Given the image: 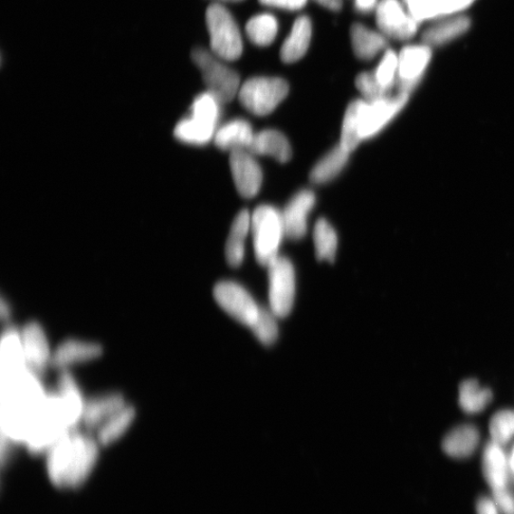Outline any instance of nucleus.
<instances>
[{"instance_id":"obj_23","label":"nucleus","mask_w":514,"mask_h":514,"mask_svg":"<svg viewBox=\"0 0 514 514\" xmlns=\"http://www.w3.org/2000/svg\"><path fill=\"white\" fill-rule=\"evenodd\" d=\"M481 443L479 429L471 424H463L452 429L443 439L444 452L454 459L471 457Z\"/></svg>"},{"instance_id":"obj_43","label":"nucleus","mask_w":514,"mask_h":514,"mask_svg":"<svg viewBox=\"0 0 514 514\" xmlns=\"http://www.w3.org/2000/svg\"><path fill=\"white\" fill-rule=\"evenodd\" d=\"M260 3L269 7L298 11L307 5L308 0H260Z\"/></svg>"},{"instance_id":"obj_3","label":"nucleus","mask_w":514,"mask_h":514,"mask_svg":"<svg viewBox=\"0 0 514 514\" xmlns=\"http://www.w3.org/2000/svg\"><path fill=\"white\" fill-rule=\"evenodd\" d=\"M69 431L71 430L56 391L48 392L33 419L24 446L32 454L45 455Z\"/></svg>"},{"instance_id":"obj_16","label":"nucleus","mask_w":514,"mask_h":514,"mask_svg":"<svg viewBox=\"0 0 514 514\" xmlns=\"http://www.w3.org/2000/svg\"><path fill=\"white\" fill-rule=\"evenodd\" d=\"M316 205V195L302 190L293 196L282 212L285 233L290 240L300 241L306 235L308 218Z\"/></svg>"},{"instance_id":"obj_18","label":"nucleus","mask_w":514,"mask_h":514,"mask_svg":"<svg viewBox=\"0 0 514 514\" xmlns=\"http://www.w3.org/2000/svg\"><path fill=\"white\" fill-rule=\"evenodd\" d=\"M122 394L109 392L87 399L82 425L89 433H96L105 422L127 405Z\"/></svg>"},{"instance_id":"obj_10","label":"nucleus","mask_w":514,"mask_h":514,"mask_svg":"<svg viewBox=\"0 0 514 514\" xmlns=\"http://www.w3.org/2000/svg\"><path fill=\"white\" fill-rule=\"evenodd\" d=\"M376 14L379 31L387 39L408 41L418 31L419 23L400 0H380Z\"/></svg>"},{"instance_id":"obj_20","label":"nucleus","mask_w":514,"mask_h":514,"mask_svg":"<svg viewBox=\"0 0 514 514\" xmlns=\"http://www.w3.org/2000/svg\"><path fill=\"white\" fill-rule=\"evenodd\" d=\"M26 368L21 328L8 326L0 342V377L20 373Z\"/></svg>"},{"instance_id":"obj_33","label":"nucleus","mask_w":514,"mask_h":514,"mask_svg":"<svg viewBox=\"0 0 514 514\" xmlns=\"http://www.w3.org/2000/svg\"><path fill=\"white\" fill-rule=\"evenodd\" d=\"M314 243L319 261L334 262L338 240L336 230L326 219H319L314 230Z\"/></svg>"},{"instance_id":"obj_25","label":"nucleus","mask_w":514,"mask_h":514,"mask_svg":"<svg viewBox=\"0 0 514 514\" xmlns=\"http://www.w3.org/2000/svg\"><path fill=\"white\" fill-rule=\"evenodd\" d=\"M249 152L252 155L269 156L281 163L288 162L291 157L289 140L277 130H264L254 134Z\"/></svg>"},{"instance_id":"obj_4","label":"nucleus","mask_w":514,"mask_h":514,"mask_svg":"<svg viewBox=\"0 0 514 514\" xmlns=\"http://www.w3.org/2000/svg\"><path fill=\"white\" fill-rule=\"evenodd\" d=\"M251 230L256 261L268 267L280 256L286 236L282 213L271 205H261L252 214Z\"/></svg>"},{"instance_id":"obj_14","label":"nucleus","mask_w":514,"mask_h":514,"mask_svg":"<svg viewBox=\"0 0 514 514\" xmlns=\"http://www.w3.org/2000/svg\"><path fill=\"white\" fill-rule=\"evenodd\" d=\"M432 60L431 47L425 44L409 45L398 54L397 83L400 91L408 93L424 76Z\"/></svg>"},{"instance_id":"obj_19","label":"nucleus","mask_w":514,"mask_h":514,"mask_svg":"<svg viewBox=\"0 0 514 514\" xmlns=\"http://www.w3.org/2000/svg\"><path fill=\"white\" fill-rule=\"evenodd\" d=\"M502 447L491 440L483 452V473L492 491L507 489L510 483L508 456Z\"/></svg>"},{"instance_id":"obj_7","label":"nucleus","mask_w":514,"mask_h":514,"mask_svg":"<svg viewBox=\"0 0 514 514\" xmlns=\"http://www.w3.org/2000/svg\"><path fill=\"white\" fill-rule=\"evenodd\" d=\"M288 94L289 85L283 79L257 77L245 81L238 98L250 113L264 117L272 113Z\"/></svg>"},{"instance_id":"obj_36","label":"nucleus","mask_w":514,"mask_h":514,"mask_svg":"<svg viewBox=\"0 0 514 514\" xmlns=\"http://www.w3.org/2000/svg\"><path fill=\"white\" fill-rule=\"evenodd\" d=\"M278 319L279 317L270 308H261L259 316L250 328L262 344L269 346L278 339Z\"/></svg>"},{"instance_id":"obj_39","label":"nucleus","mask_w":514,"mask_h":514,"mask_svg":"<svg viewBox=\"0 0 514 514\" xmlns=\"http://www.w3.org/2000/svg\"><path fill=\"white\" fill-rule=\"evenodd\" d=\"M356 85L366 101L373 102L390 97L389 91L377 82L374 72L360 73L357 78Z\"/></svg>"},{"instance_id":"obj_1","label":"nucleus","mask_w":514,"mask_h":514,"mask_svg":"<svg viewBox=\"0 0 514 514\" xmlns=\"http://www.w3.org/2000/svg\"><path fill=\"white\" fill-rule=\"evenodd\" d=\"M2 436L15 445H24L33 419L47 396L42 376L26 368L0 377Z\"/></svg>"},{"instance_id":"obj_47","label":"nucleus","mask_w":514,"mask_h":514,"mask_svg":"<svg viewBox=\"0 0 514 514\" xmlns=\"http://www.w3.org/2000/svg\"><path fill=\"white\" fill-rule=\"evenodd\" d=\"M13 314L11 304L5 298L2 299L0 303V316L4 321H9Z\"/></svg>"},{"instance_id":"obj_21","label":"nucleus","mask_w":514,"mask_h":514,"mask_svg":"<svg viewBox=\"0 0 514 514\" xmlns=\"http://www.w3.org/2000/svg\"><path fill=\"white\" fill-rule=\"evenodd\" d=\"M471 20L463 14L443 17L422 34V42L429 47L445 45L463 35L471 28Z\"/></svg>"},{"instance_id":"obj_49","label":"nucleus","mask_w":514,"mask_h":514,"mask_svg":"<svg viewBox=\"0 0 514 514\" xmlns=\"http://www.w3.org/2000/svg\"><path fill=\"white\" fill-rule=\"evenodd\" d=\"M215 2L219 3H240V2H243V0H215Z\"/></svg>"},{"instance_id":"obj_8","label":"nucleus","mask_w":514,"mask_h":514,"mask_svg":"<svg viewBox=\"0 0 514 514\" xmlns=\"http://www.w3.org/2000/svg\"><path fill=\"white\" fill-rule=\"evenodd\" d=\"M270 309L279 319L290 315L296 299V271L290 260L279 256L269 266Z\"/></svg>"},{"instance_id":"obj_26","label":"nucleus","mask_w":514,"mask_h":514,"mask_svg":"<svg viewBox=\"0 0 514 514\" xmlns=\"http://www.w3.org/2000/svg\"><path fill=\"white\" fill-rule=\"evenodd\" d=\"M137 409L127 404L121 410L109 417L95 433L101 447L115 444L133 426L137 418Z\"/></svg>"},{"instance_id":"obj_27","label":"nucleus","mask_w":514,"mask_h":514,"mask_svg":"<svg viewBox=\"0 0 514 514\" xmlns=\"http://www.w3.org/2000/svg\"><path fill=\"white\" fill-rule=\"evenodd\" d=\"M351 40L356 56L365 62L375 59L388 45L387 38L381 32L360 24L352 26Z\"/></svg>"},{"instance_id":"obj_35","label":"nucleus","mask_w":514,"mask_h":514,"mask_svg":"<svg viewBox=\"0 0 514 514\" xmlns=\"http://www.w3.org/2000/svg\"><path fill=\"white\" fill-rule=\"evenodd\" d=\"M222 104L207 90L194 100L190 116L200 122L217 128L222 115Z\"/></svg>"},{"instance_id":"obj_17","label":"nucleus","mask_w":514,"mask_h":514,"mask_svg":"<svg viewBox=\"0 0 514 514\" xmlns=\"http://www.w3.org/2000/svg\"><path fill=\"white\" fill-rule=\"evenodd\" d=\"M56 393L61 400L71 430L79 429L87 399L81 385L70 370L61 371Z\"/></svg>"},{"instance_id":"obj_41","label":"nucleus","mask_w":514,"mask_h":514,"mask_svg":"<svg viewBox=\"0 0 514 514\" xmlns=\"http://www.w3.org/2000/svg\"><path fill=\"white\" fill-rule=\"evenodd\" d=\"M475 2L476 0H436L440 18L459 14Z\"/></svg>"},{"instance_id":"obj_42","label":"nucleus","mask_w":514,"mask_h":514,"mask_svg":"<svg viewBox=\"0 0 514 514\" xmlns=\"http://www.w3.org/2000/svg\"><path fill=\"white\" fill-rule=\"evenodd\" d=\"M492 494L502 514H514V492L509 488L492 491Z\"/></svg>"},{"instance_id":"obj_5","label":"nucleus","mask_w":514,"mask_h":514,"mask_svg":"<svg viewBox=\"0 0 514 514\" xmlns=\"http://www.w3.org/2000/svg\"><path fill=\"white\" fill-rule=\"evenodd\" d=\"M212 52L224 62H234L243 52V36L232 14L222 5L213 4L206 12Z\"/></svg>"},{"instance_id":"obj_38","label":"nucleus","mask_w":514,"mask_h":514,"mask_svg":"<svg viewBox=\"0 0 514 514\" xmlns=\"http://www.w3.org/2000/svg\"><path fill=\"white\" fill-rule=\"evenodd\" d=\"M374 75L381 87L390 93L392 88L397 83L398 54L393 50L386 51Z\"/></svg>"},{"instance_id":"obj_45","label":"nucleus","mask_w":514,"mask_h":514,"mask_svg":"<svg viewBox=\"0 0 514 514\" xmlns=\"http://www.w3.org/2000/svg\"><path fill=\"white\" fill-rule=\"evenodd\" d=\"M380 0H355L356 9L362 14H370L376 11Z\"/></svg>"},{"instance_id":"obj_46","label":"nucleus","mask_w":514,"mask_h":514,"mask_svg":"<svg viewBox=\"0 0 514 514\" xmlns=\"http://www.w3.org/2000/svg\"><path fill=\"white\" fill-rule=\"evenodd\" d=\"M319 5L330 11L338 12L342 8V0H315Z\"/></svg>"},{"instance_id":"obj_30","label":"nucleus","mask_w":514,"mask_h":514,"mask_svg":"<svg viewBox=\"0 0 514 514\" xmlns=\"http://www.w3.org/2000/svg\"><path fill=\"white\" fill-rule=\"evenodd\" d=\"M492 400V393L474 379L459 386V405L469 414L482 413Z\"/></svg>"},{"instance_id":"obj_13","label":"nucleus","mask_w":514,"mask_h":514,"mask_svg":"<svg viewBox=\"0 0 514 514\" xmlns=\"http://www.w3.org/2000/svg\"><path fill=\"white\" fill-rule=\"evenodd\" d=\"M104 353L101 344L95 341L67 338L53 348L52 366L60 371L99 359Z\"/></svg>"},{"instance_id":"obj_29","label":"nucleus","mask_w":514,"mask_h":514,"mask_svg":"<svg viewBox=\"0 0 514 514\" xmlns=\"http://www.w3.org/2000/svg\"><path fill=\"white\" fill-rule=\"evenodd\" d=\"M350 154L340 144L335 147L311 170L310 181L314 182L315 185H324V183L335 179L345 168Z\"/></svg>"},{"instance_id":"obj_22","label":"nucleus","mask_w":514,"mask_h":514,"mask_svg":"<svg viewBox=\"0 0 514 514\" xmlns=\"http://www.w3.org/2000/svg\"><path fill=\"white\" fill-rule=\"evenodd\" d=\"M253 137L251 124L245 119H235L219 127L214 140L220 150L232 153L249 151Z\"/></svg>"},{"instance_id":"obj_37","label":"nucleus","mask_w":514,"mask_h":514,"mask_svg":"<svg viewBox=\"0 0 514 514\" xmlns=\"http://www.w3.org/2000/svg\"><path fill=\"white\" fill-rule=\"evenodd\" d=\"M492 442L501 446L508 444L514 437V411L502 410L495 414L490 422Z\"/></svg>"},{"instance_id":"obj_40","label":"nucleus","mask_w":514,"mask_h":514,"mask_svg":"<svg viewBox=\"0 0 514 514\" xmlns=\"http://www.w3.org/2000/svg\"><path fill=\"white\" fill-rule=\"evenodd\" d=\"M403 4L419 24L440 18L436 0H403Z\"/></svg>"},{"instance_id":"obj_34","label":"nucleus","mask_w":514,"mask_h":514,"mask_svg":"<svg viewBox=\"0 0 514 514\" xmlns=\"http://www.w3.org/2000/svg\"><path fill=\"white\" fill-rule=\"evenodd\" d=\"M362 101L357 100L348 105L343 119L340 145L350 153L355 151L362 141L359 130Z\"/></svg>"},{"instance_id":"obj_9","label":"nucleus","mask_w":514,"mask_h":514,"mask_svg":"<svg viewBox=\"0 0 514 514\" xmlns=\"http://www.w3.org/2000/svg\"><path fill=\"white\" fill-rule=\"evenodd\" d=\"M214 297L233 319L251 327L260 314L261 307L251 293L242 285L233 281H222L215 285Z\"/></svg>"},{"instance_id":"obj_2","label":"nucleus","mask_w":514,"mask_h":514,"mask_svg":"<svg viewBox=\"0 0 514 514\" xmlns=\"http://www.w3.org/2000/svg\"><path fill=\"white\" fill-rule=\"evenodd\" d=\"M100 447L91 433L79 429L66 433L45 454L51 483L62 490L81 487L98 464Z\"/></svg>"},{"instance_id":"obj_24","label":"nucleus","mask_w":514,"mask_h":514,"mask_svg":"<svg viewBox=\"0 0 514 514\" xmlns=\"http://www.w3.org/2000/svg\"><path fill=\"white\" fill-rule=\"evenodd\" d=\"M311 33L313 31H311L309 17L307 15L298 17L281 47V61L288 64L300 61L309 47Z\"/></svg>"},{"instance_id":"obj_11","label":"nucleus","mask_w":514,"mask_h":514,"mask_svg":"<svg viewBox=\"0 0 514 514\" xmlns=\"http://www.w3.org/2000/svg\"><path fill=\"white\" fill-rule=\"evenodd\" d=\"M408 93L399 91L395 97L385 98L376 101H362L360 112V137L368 139L376 136L406 104Z\"/></svg>"},{"instance_id":"obj_15","label":"nucleus","mask_w":514,"mask_h":514,"mask_svg":"<svg viewBox=\"0 0 514 514\" xmlns=\"http://www.w3.org/2000/svg\"><path fill=\"white\" fill-rule=\"evenodd\" d=\"M230 167L238 193L244 198H252L260 193L263 174L252 154L248 150L233 151Z\"/></svg>"},{"instance_id":"obj_12","label":"nucleus","mask_w":514,"mask_h":514,"mask_svg":"<svg viewBox=\"0 0 514 514\" xmlns=\"http://www.w3.org/2000/svg\"><path fill=\"white\" fill-rule=\"evenodd\" d=\"M21 338L27 368L43 376L52 366L53 353L44 327L30 321L21 328Z\"/></svg>"},{"instance_id":"obj_32","label":"nucleus","mask_w":514,"mask_h":514,"mask_svg":"<svg viewBox=\"0 0 514 514\" xmlns=\"http://www.w3.org/2000/svg\"><path fill=\"white\" fill-rule=\"evenodd\" d=\"M279 32V23L271 14L254 15L247 23L246 33L249 40L256 46L266 47L271 45Z\"/></svg>"},{"instance_id":"obj_48","label":"nucleus","mask_w":514,"mask_h":514,"mask_svg":"<svg viewBox=\"0 0 514 514\" xmlns=\"http://www.w3.org/2000/svg\"><path fill=\"white\" fill-rule=\"evenodd\" d=\"M509 470L510 475V481L514 483V446L508 456Z\"/></svg>"},{"instance_id":"obj_28","label":"nucleus","mask_w":514,"mask_h":514,"mask_svg":"<svg viewBox=\"0 0 514 514\" xmlns=\"http://www.w3.org/2000/svg\"><path fill=\"white\" fill-rule=\"evenodd\" d=\"M252 215L242 211L233 220L225 248L226 260L232 267H240L245 256V242L251 230Z\"/></svg>"},{"instance_id":"obj_31","label":"nucleus","mask_w":514,"mask_h":514,"mask_svg":"<svg viewBox=\"0 0 514 514\" xmlns=\"http://www.w3.org/2000/svg\"><path fill=\"white\" fill-rule=\"evenodd\" d=\"M217 128L188 117L176 124L175 137L182 143L202 146L208 144L214 138Z\"/></svg>"},{"instance_id":"obj_6","label":"nucleus","mask_w":514,"mask_h":514,"mask_svg":"<svg viewBox=\"0 0 514 514\" xmlns=\"http://www.w3.org/2000/svg\"><path fill=\"white\" fill-rule=\"evenodd\" d=\"M192 59L202 73L207 90L220 102L229 103L240 93V76L214 53L196 48L192 52Z\"/></svg>"},{"instance_id":"obj_44","label":"nucleus","mask_w":514,"mask_h":514,"mask_svg":"<svg viewBox=\"0 0 514 514\" xmlns=\"http://www.w3.org/2000/svg\"><path fill=\"white\" fill-rule=\"evenodd\" d=\"M477 514H502L498 504L489 497H481L476 502Z\"/></svg>"}]
</instances>
